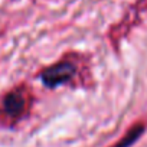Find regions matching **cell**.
Segmentation results:
<instances>
[{
	"label": "cell",
	"mask_w": 147,
	"mask_h": 147,
	"mask_svg": "<svg viewBox=\"0 0 147 147\" xmlns=\"http://www.w3.org/2000/svg\"><path fill=\"white\" fill-rule=\"evenodd\" d=\"M32 97L26 88H16L10 91L3 100V113L12 120L22 118L30 108Z\"/></svg>",
	"instance_id": "cell-1"
},
{
	"label": "cell",
	"mask_w": 147,
	"mask_h": 147,
	"mask_svg": "<svg viewBox=\"0 0 147 147\" xmlns=\"http://www.w3.org/2000/svg\"><path fill=\"white\" fill-rule=\"evenodd\" d=\"M75 75V65L71 63L69 61L63 59L49 68H46L42 72V81L46 87L49 88H55L61 84H65L68 81H71Z\"/></svg>",
	"instance_id": "cell-2"
},
{
	"label": "cell",
	"mask_w": 147,
	"mask_h": 147,
	"mask_svg": "<svg viewBox=\"0 0 147 147\" xmlns=\"http://www.w3.org/2000/svg\"><path fill=\"white\" fill-rule=\"evenodd\" d=\"M147 10V0H138L137 2V5L127 13V16L121 20V23L120 25H117L115 28H114V30H111V36L117 40V39H120V38H123L130 29H131V26L140 19V15L141 13H144Z\"/></svg>",
	"instance_id": "cell-3"
},
{
	"label": "cell",
	"mask_w": 147,
	"mask_h": 147,
	"mask_svg": "<svg viewBox=\"0 0 147 147\" xmlns=\"http://www.w3.org/2000/svg\"><path fill=\"white\" fill-rule=\"evenodd\" d=\"M143 131H144L143 124H134V125L125 133V136H123V138H121L115 146H113V147H128V146H131V144L141 136Z\"/></svg>",
	"instance_id": "cell-4"
}]
</instances>
